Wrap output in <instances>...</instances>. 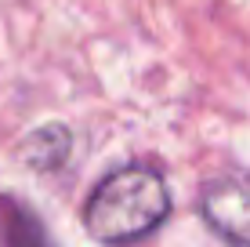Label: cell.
<instances>
[{"label":"cell","mask_w":250,"mask_h":247,"mask_svg":"<svg viewBox=\"0 0 250 247\" xmlns=\"http://www.w3.org/2000/svg\"><path fill=\"white\" fill-rule=\"evenodd\" d=\"M200 211L218 236L236 247H250V178H221L207 185Z\"/></svg>","instance_id":"7a4b0ae2"},{"label":"cell","mask_w":250,"mask_h":247,"mask_svg":"<svg viewBox=\"0 0 250 247\" xmlns=\"http://www.w3.org/2000/svg\"><path fill=\"white\" fill-rule=\"evenodd\" d=\"M0 247H55V240L22 200L0 197Z\"/></svg>","instance_id":"3957f363"},{"label":"cell","mask_w":250,"mask_h":247,"mask_svg":"<svg viewBox=\"0 0 250 247\" xmlns=\"http://www.w3.org/2000/svg\"><path fill=\"white\" fill-rule=\"evenodd\" d=\"M170 215V189L160 171L145 164H127L94 185L83 225L102 244L142 240Z\"/></svg>","instance_id":"6da1fadb"}]
</instances>
